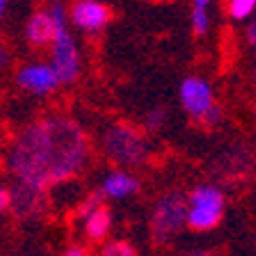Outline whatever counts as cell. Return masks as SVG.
I'll return each instance as SVG.
<instances>
[{"instance_id": "7a4b0ae2", "label": "cell", "mask_w": 256, "mask_h": 256, "mask_svg": "<svg viewBox=\"0 0 256 256\" xmlns=\"http://www.w3.org/2000/svg\"><path fill=\"white\" fill-rule=\"evenodd\" d=\"M48 14L55 21V37L50 42V66L58 76L60 85H71L80 78L82 60H80L78 44L69 30V14L62 2H53L48 7Z\"/></svg>"}, {"instance_id": "4fadbf2b", "label": "cell", "mask_w": 256, "mask_h": 256, "mask_svg": "<svg viewBox=\"0 0 256 256\" xmlns=\"http://www.w3.org/2000/svg\"><path fill=\"white\" fill-rule=\"evenodd\" d=\"M210 5L213 0H192V30L199 37L210 30Z\"/></svg>"}, {"instance_id": "d6986e66", "label": "cell", "mask_w": 256, "mask_h": 256, "mask_svg": "<svg viewBox=\"0 0 256 256\" xmlns=\"http://www.w3.org/2000/svg\"><path fill=\"white\" fill-rule=\"evenodd\" d=\"M247 42L256 46V21H252L250 26H247Z\"/></svg>"}, {"instance_id": "603a6c76", "label": "cell", "mask_w": 256, "mask_h": 256, "mask_svg": "<svg viewBox=\"0 0 256 256\" xmlns=\"http://www.w3.org/2000/svg\"><path fill=\"white\" fill-rule=\"evenodd\" d=\"M5 7H7V0H0V16H2V12H5Z\"/></svg>"}, {"instance_id": "cb8c5ba5", "label": "cell", "mask_w": 256, "mask_h": 256, "mask_svg": "<svg viewBox=\"0 0 256 256\" xmlns=\"http://www.w3.org/2000/svg\"><path fill=\"white\" fill-rule=\"evenodd\" d=\"M149 2H162V0H149Z\"/></svg>"}, {"instance_id": "6da1fadb", "label": "cell", "mask_w": 256, "mask_h": 256, "mask_svg": "<svg viewBox=\"0 0 256 256\" xmlns=\"http://www.w3.org/2000/svg\"><path fill=\"white\" fill-rule=\"evenodd\" d=\"M90 140L69 114H46L26 126L7 154L10 172L18 183L46 190L71 181L87 167Z\"/></svg>"}, {"instance_id": "5bb4252c", "label": "cell", "mask_w": 256, "mask_h": 256, "mask_svg": "<svg viewBox=\"0 0 256 256\" xmlns=\"http://www.w3.org/2000/svg\"><path fill=\"white\" fill-rule=\"evenodd\" d=\"M256 12V0H229V14L234 21H247Z\"/></svg>"}, {"instance_id": "277c9868", "label": "cell", "mask_w": 256, "mask_h": 256, "mask_svg": "<svg viewBox=\"0 0 256 256\" xmlns=\"http://www.w3.org/2000/svg\"><path fill=\"white\" fill-rule=\"evenodd\" d=\"M186 224L188 197L183 192H165L151 213V240L156 245H167L186 229Z\"/></svg>"}, {"instance_id": "d4e9b609", "label": "cell", "mask_w": 256, "mask_h": 256, "mask_svg": "<svg viewBox=\"0 0 256 256\" xmlns=\"http://www.w3.org/2000/svg\"><path fill=\"white\" fill-rule=\"evenodd\" d=\"M254 117H256V103H254Z\"/></svg>"}, {"instance_id": "e0dca14e", "label": "cell", "mask_w": 256, "mask_h": 256, "mask_svg": "<svg viewBox=\"0 0 256 256\" xmlns=\"http://www.w3.org/2000/svg\"><path fill=\"white\" fill-rule=\"evenodd\" d=\"M162 126H165V110H162V108H156V110H151L149 114H146V130L158 133Z\"/></svg>"}, {"instance_id": "ac0fdd59", "label": "cell", "mask_w": 256, "mask_h": 256, "mask_svg": "<svg viewBox=\"0 0 256 256\" xmlns=\"http://www.w3.org/2000/svg\"><path fill=\"white\" fill-rule=\"evenodd\" d=\"M10 208V190L7 188H0V213Z\"/></svg>"}, {"instance_id": "52a82bcc", "label": "cell", "mask_w": 256, "mask_h": 256, "mask_svg": "<svg viewBox=\"0 0 256 256\" xmlns=\"http://www.w3.org/2000/svg\"><path fill=\"white\" fill-rule=\"evenodd\" d=\"M181 103H183V110L192 119H199L208 108L215 106L213 87L208 85L204 78H197V76L186 78L181 85Z\"/></svg>"}, {"instance_id": "8992f818", "label": "cell", "mask_w": 256, "mask_h": 256, "mask_svg": "<svg viewBox=\"0 0 256 256\" xmlns=\"http://www.w3.org/2000/svg\"><path fill=\"white\" fill-rule=\"evenodd\" d=\"M10 208L12 213L18 220H34L44 213L46 208V197H44V190L39 188H32L28 183H18L10 190Z\"/></svg>"}, {"instance_id": "484cf974", "label": "cell", "mask_w": 256, "mask_h": 256, "mask_svg": "<svg viewBox=\"0 0 256 256\" xmlns=\"http://www.w3.org/2000/svg\"><path fill=\"white\" fill-rule=\"evenodd\" d=\"M254 82H256V71H254Z\"/></svg>"}, {"instance_id": "ba28073f", "label": "cell", "mask_w": 256, "mask_h": 256, "mask_svg": "<svg viewBox=\"0 0 256 256\" xmlns=\"http://www.w3.org/2000/svg\"><path fill=\"white\" fill-rule=\"evenodd\" d=\"M18 85L23 90L32 92L37 96H46L60 87V80L55 76L50 64H28L18 71Z\"/></svg>"}, {"instance_id": "ffe728a7", "label": "cell", "mask_w": 256, "mask_h": 256, "mask_svg": "<svg viewBox=\"0 0 256 256\" xmlns=\"http://www.w3.org/2000/svg\"><path fill=\"white\" fill-rule=\"evenodd\" d=\"M10 64V53L5 50V46L0 44V66H7Z\"/></svg>"}, {"instance_id": "30bf717a", "label": "cell", "mask_w": 256, "mask_h": 256, "mask_svg": "<svg viewBox=\"0 0 256 256\" xmlns=\"http://www.w3.org/2000/svg\"><path fill=\"white\" fill-rule=\"evenodd\" d=\"M224 206H208V204H190L188 208V226L194 231H210L222 222Z\"/></svg>"}, {"instance_id": "3957f363", "label": "cell", "mask_w": 256, "mask_h": 256, "mask_svg": "<svg viewBox=\"0 0 256 256\" xmlns=\"http://www.w3.org/2000/svg\"><path fill=\"white\" fill-rule=\"evenodd\" d=\"M103 151L119 167H140L149 160V142L144 133L128 124L108 128L103 135Z\"/></svg>"}, {"instance_id": "8fae6325", "label": "cell", "mask_w": 256, "mask_h": 256, "mask_svg": "<svg viewBox=\"0 0 256 256\" xmlns=\"http://www.w3.org/2000/svg\"><path fill=\"white\" fill-rule=\"evenodd\" d=\"M140 190V183L138 178H133L130 174L126 172H112L103 181V188H101V194L110 199H124V197H130L135 192Z\"/></svg>"}, {"instance_id": "7c38bea8", "label": "cell", "mask_w": 256, "mask_h": 256, "mask_svg": "<svg viewBox=\"0 0 256 256\" xmlns=\"http://www.w3.org/2000/svg\"><path fill=\"white\" fill-rule=\"evenodd\" d=\"M110 226H112V218H110V210L103 206L94 208L92 213L85 215V231H87V238L94 240V242H101V240L108 238L110 234Z\"/></svg>"}, {"instance_id": "44dd1931", "label": "cell", "mask_w": 256, "mask_h": 256, "mask_svg": "<svg viewBox=\"0 0 256 256\" xmlns=\"http://www.w3.org/2000/svg\"><path fill=\"white\" fill-rule=\"evenodd\" d=\"M64 256H90V254H87V252L82 250V247H74V250H69Z\"/></svg>"}, {"instance_id": "7402d4cb", "label": "cell", "mask_w": 256, "mask_h": 256, "mask_svg": "<svg viewBox=\"0 0 256 256\" xmlns=\"http://www.w3.org/2000/svg\"><path fill=\"white\" fill-rule=\"evenodd\" d=\"M183 256H215V254H210V252H204V250H197V252H188V254H183Z\"/></svg>"}, {"instance_id": "9c48e42d", "label": "cell", "mask_w": 256, "mask_h": 256, "mask_svg": "<svg viewBox=\"0 0 256 256\" xmlns=\"http://www.w3.org/2000/svg\"><path fill=\"white\" fill-rule=\"evenodd\" d=\"M26 34H28V42L34 48L50 46V42L55 37V21H53V16L48 14V10H39L30 16Z\"/></svg>"}, {"instance_id": "2e32d148", "label": "cell", "mask_w": 256, "mask_h": 256, "mask_svg": "<svg viewBox=\"0 0 256 256\" xmlns=\"http://www.w3.org/2000/svg\"><path fill=\"white\" fill-rule=\"evenodd\" d=\"M197 122L202 124V126H206V128H215V126H220V124L224 122V110L218 106V103H215L213 108H208V110L204 112Z\"/></svg>"}, {"instance_id": "9a60e30c", "label": "cell", "mask_w": 256, "mask_h": 256, "mask_svg": "<svg viewBox=\"0 0 256 256\" xmlns=\"http://www.w3.org/2000/svg\"><path fill=\"white\" fill-rule=\"evenodd\" d=\"M101 256H138L135 247L130 242H124V240H112L103 247Z\"/></svg>"}, {"instance_id": "5b68a950", "label": "cell", "mask_w": 256, "mask_h": 256, "mask_svg": "<svg viewBox=\"0 0 256 256\" xmlns=\"http://www.w3.org/2000/svg\"><path fill=\"white\" fill-rule=\"evenodd\" d=\"M66 14H69V23L85 32H101L112 18L110 7L101 0H76Z\"/></svg>"}]
</instances>
